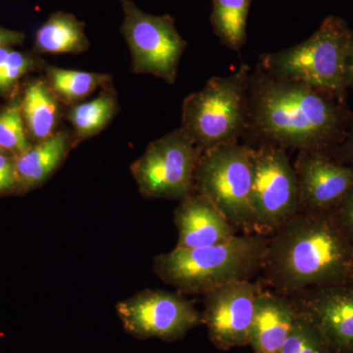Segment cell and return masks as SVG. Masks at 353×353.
<instances>
[{
  "mask_svg": "<svg viewBox=\"0 0 353 353\" xmlns=\"http://www.w3.org/2000/svg\"><path fill=\"white\" fill-rule=\"evenodd\" d=\"M2 153H4V154H6V153L4 152L3 150H1V148H0V154H2Z\"/></svg>",
  "mask_w": 353,
  "mask_h": 353,
  "instance_id": "obj_30",
  "label": "cell"
},
{
  "mask_svg": "<svg viewBox=\"0 0 353 353\" xmlns=\"http://www.w3.org/2000/svg\"><path fill=\"white\" fill-rule=\"evenodd\" d=\"M252 0H212L210 24L220 43L240 52L248 41L246 24Z\"/></svg>",
  "mask_w": 353,
  "mask_h": 353,
  "instance_id": "obj_21",
  "label": "cell"
},
{
  "mask_svg": "<svg viewBox=\"0 0 353 353\" xmlns=\"http://www.w3.org/2000/svg\"><path fill=\"white\" fill-rule=\"evenodd\" d=\"M332 155L343 163L353 167V122L345 138Z\"/></svg>",
  "mask_w": 353,
  "mask_h": 353,
  "instance_id": "obj_27",
  "label": "cell"
},
{
  "mask_svg": "<svg viewBox=\"0 0 353 353\" xmlns=\"http://www.w3.org/2000/svg\"><path fill=\"white\" fill-rule=\"evenodd\" d=\"M252 148L232 141L202 150L194 192L208 197L236 230L252 234Z\"/></svg>",
  "mask_w": 353,
  "mask_h": 353,
  "instance_id": "obj_6",
  "label": "cell"
},
{
  "mask_svg": "<svg viewBox=\"0 0 353 353\" xmlns=\"http://www.w3.org/2000/svg\"><path fill=\"white\" fill-rule=\"evenodd\" d=\"M333 211L353 241V189Z\"/></svg>",
  "mask_w": 353,
  "mask_h": 353,
  "instance_id": "obj_26",
  "label": "cell"
},
{
  "mask_svg": "<svg viewBox=\"0 0 353 353\" xmlns=\"http://www.w3.org/2000/svg\"><path fill=\"white\" fill-rule=\"evenodd\" d=\"M252 148V233L269 236L299 211L294 165L287 150L268 143H246Z\"/></svg>",
  "mask_w": 353,
  "mask_h": 353,
  "instance_id": "obj_8",
  "label": "cell"
},
{
  "mask_svg": "<svg viewBox=\"0 0 353 353\" xmlns=\"http://www.w3.org/2000/svg\"><path fill=\"white\" fill-rule=\"evenodd\" d=\"M17 190L14 157L0 154V194Z\"/></svg>",
  "mask_w": 353,
  "mask_h": 353,
  "instance_id": "obj_25",
  "label": "cell"
},
{
  "mask_svg": "<svg viewBox=\"0 0 353 353\" xmlns=\"http://www.w3.org/2000/svg\"><path fill=\"white\" fill-rule=\"evenodd\" d=\"M124 13L121 32L129 46L132 71L175 85L179 66L188 43L169 14L143 12L132 0H119Z\"/></svg>",
  "mask_w": 353,
  "mask_h": 353,
  "instance_id": "obj_9",
  "label": "cell"
},
{
  "mask_svg": "<svg viewBox=\"0 0 353 353\" xmlns=\"http://www.w3.org/2000/svg\"><path fill=\"white\" fill-rule=\"evenodd\" d=\"M61 104L46 80H34L28 83L21 99V110L32 143L50 138L57 132Z\"/></svg>",
  "mask_w": 353,
  "mask_h": 353,
  "instance_id": "obj_17",
  "label": "cell"
},
{
  "mask_svg": "<svg viewBox=\"0 0 353 353\" xmlns=\"http://www.w3.org/2000/svg\"><path fill=\"white\" fill-rule=\"evenodd\" d=\"M260 285L239 281L204 294L202 323L209 339L222 350L248 345Z\"/></svg>",
  "mask_w": 353,
  "mask_h": 353,
  "instance_id": "obj_11",
  "label": "cell"
},
{
  "mask_svg": "<svg viewBox=\"0 0 353 353\" xmlns=\"http://www.w3.org/2000/svg\"><path fill=\"white\" fill-rule=\"evenodd\" d=\"M118 112L119 102L112 85L102 88L92 101L70 106L66 117L73 127V148L103 131Z\"/></svg>",
  "mask_w": 353,
  "mask_h": 353,
  "instance_id": "obj_19",
  "label": "cell"
},
{
  "mask_svg": "<svg viewBox=\"0 0 353 353\" xmlns=\"http://www.w3.org/2000/svg\"><path fill=\"white\" fill-rule=\"evenodd\" d=\"M299 317L292 297L260 290L248 345L254 353H278Z\"/></svg>",
  "mask_w": 353,
  "mask_h": 353,
  "instance_id": "obj_15",
  "label": "cell"
},
{
  "mask_svg": "<svg viewBox=\"0 0 353 353\" xmlns=\"http://www.w3.org/2000/svg\"><path fill=\"white\" fill-rule=\"evenodd\" d=\"M201 152L182 127L152 141L131 165L141 196L179 201L192 196Z\"/></svg>",
  "mask_w": 353,
  "mask_h": 353,
  "instance_id": "obj_7",
  "label": "cell"
},
{
  "mask_svg": "<svg viewBox=\"0 0 353 353\" xmlns=\"http://www.w3.org/2000/svg\"><path fill=\"white\" fill-rule=\"evenodd\" d=\"M278 353H331L315 327L299 313L292 331Z\"/></svg>",
  "mask_w": 353,
  "mask_h": 353,
  "instance_id": "obj_23",
  "label": "cell"
},
{
  "mask_svg": "<svg viewBox=\"0 0 353 353\" xmlns=\"http://www.w3.org/2000/svg\"><path fill=\"white\" fill-rule=\"evenodd\" d=\"M269 236H236L220 245L175 248L155 257L153 270L181 294H205L222 285L250 280L261 269Z\"/></svg>",
  "mask_w": 353,
  "mask_h": 353,
  "instance_id": "obj_3",
  "label": "cell"
},
{
  "mask_svg": "<svg viewBox=\"0 0 353 353\" xmlns=\"http://www.w3.org/2000/svg\"><path fill=\"white\" fill-rule=\"evenodd\" d=\"M345 81L347 90H353V34L350 38L347 59H345Z\"/></svg>",
  "mask_w": 353,
  "mask_h": 353,
  "instance_id": "obj_29",
  "label": "cell"
},
{
  "mask_svg": "<svg viewBox=\"0 0 353 353\" xmlns=\"http://www.w3.org/2000/svg\"><path fill=\"white\" fill-rule=\"evenodd\" d=\"M352 122L347 102L330 92L276 78L259 66L250 74L248 143L333 154Z\"/></svg>",
  "mask_w": 353,
  "mask_h": 353,
  "instance_id": "obj_1",
  "label": "cell"
},
{
  "mask_svg": "<svg viewBox=\"0 0 353 353\" xmlns=\"http://www.w3.org/2000/svg\"><path fill=\"white\" fill-rule=\"evenodd\" d=\"M260 271L289 296L353 283L352 239L333 210L299 211L269 236Z\"/></svg>",
  "mask_w": 353,
  "mask_h": 353,
  "instance_id": "obj_2",
  "label": "cell"
},
{
  "mask_svg": "<svg viewBox=\"0 0 353 353\" xmlns=\"http://www.w3.org/2000/svg\"><path fill=\"white\" fill-rule=\"evenodd\" d=\"M178 231L176 248H199L231 240L236 229L208 197L194 192L180 201L174 215Z\"/></svg>",
  "mask_w": 353,
  "mask_h": 353,
  "instance_id": "obj_14",
  "label": "cell"
},
{
  "mask_svg": "<svg viewBox=\"0 0 353 353\" xmlns=\"http://www.w3.org/2000/svg\"><path fill=\"white\" fill-rule=\"evenodd\" d=\"M125 331L141 340L176 341L202 323L192 301L181 292L143 290L116 305Z\"/></svg>",
  "mask_w": 353,
  "mask_h": 353,
  "instance_id": "obj_10",
  "label": "cell"
},
{
  "mask_svg": "<svg viewBox=\"0 0 353 353\" xmlns=\"http://www.w3.org/2000/svg\"><path fill=\"white\" fill-rule=\"evenodd\" d=\"M31 145L23 120L21 101L15 99L0 113V148L6 154L16 157Z\"/></svg>",
  "mask_w": 353,
  "mask_h": 353,
  "instance_id": "obj_22",
  "label": "cell"
},
{
  "mask_svg": "<svg viewBox=\"0 0 353 353\" xmlns=\"http://www.w3.org/2000/svg\"><path fill=\"white\" fill-rule=\"evenodd\" d=\"M46 82L62 104L73 106L81 103L99 88L112 85L108 74L77 71L44 65Z\"/></svg>",
  "mask_w": 353,
  "mask_h": 353,
  "instance_id": "obj_20",
  "label": "cell"
},
{
  "mask_svg": "<svg viewBox=\"0 0 353 353\" xmlns=\"http://www.w3.org/2000/svg\"><path fill=\"white\" fill-rule=\"evenodd\" d=\"M294 169L299 211L334 210L353 189V167L329 153L299 152Z\"/></svg>",
  "mask_w": 353,
  "mask_h": 353,
  "instance_id": "obj_13",
  "label": "cell"
},
{
  "mask_svg": "<svg viewBox=\"0 0 353 353\" xmlns=\"http://www.w3.org/2000/svg\"><path fill=\"white\" fill-rule=\"evenodd\" d=\"M44 62L32 55L11 50L6 61L0 65V92H6L29 72L44 67Z\"/></svg>",
  "mask_w": 353,
  "mask_h": 353,
  "instance_id": "obj_24",
  "label": "cell"
},
{
  "mask_svg": "<svg viewBox=\"0 0 353 353\" xmlns=\"http://www.w3.org/2000/svg\"><path fill=\"white\" fill-rule=\"evenodd\" d=\"M352 34L345 20L330 15L303 43L265 53L257 66L269 75L306 83L347 102L345 59Z\"/></svg>",
  "mask_w": 353,
  "mask_h": 353,
  "instance_id": "obj_4",
  "label": "cell"
},
{
  "mask_svg": "<svg viewBox=\"0 0 353 353\" xmlns=\"http://www.w3.org/2000/svg\"><path fill=\"white\" fill-rule=\"evenodd\" d=\"M290 297L299 314L321 334L331 353H353V283Z\"/></svg>",
  "mask_w": 353,
  "mask_h": 353,
  "instance_id": "obj_12",
  "label": "cell"
},
{
  "mask_svg": "<svg viewBox=\"0 0 353 353\" xmlns=\"http://www.w3.org/2000/svg\"><path fill=\"white\" fill-rule=\"evenodd\" d=\"M34 50L41 54H80L90 48L85 25L71 13L57 11L39 28Z\"/></svg>",
  "mask_w": 353,
  "mask_h": 353,
  "instance_id": "obj_18",
  "label": "cell"
},
{
  "mask_svg": "<svg viewBox=\"0 0 353 353\" xmlns=\"http://www.w3.org/2000/svg\"><path fill=\"white\" fill-rule=\"evenodd\" d=\"M25 39L26 36L23 32L0 27V48L17 46L22 43Z\"/></svg>",
  "mask_w": 353,
  "mask_h": 353,
  "instance_id": "obj_28",
  "label": "cell"
},
{
  "mask_svg": "<svg viewBox=\"0 0 353 353\" xmlns=\"http://www.w3.org/2000/svg\"><path fill=\"white\" fill-rule=\"evenodd\" d=\"M248 64L229 76L213 77L201 90L183 99V131L201 150L240 141L248 128Z\"/></svg>",
  "mask_w": 353,
  "mask_h": 353,
  "instance_id": "obj_5",
  "label": "cell"
},
{
  "mask_svg": "<svg viewBox=\"0 0 353 353\" xmlns=\"http://www.w3.org/2000/svg\"><path fill=\"white\" fill-rule=\"evenodd\" d=\"M72 148V132L58 130L50 138L32 143L25 152L14 157L17 190L29 192L41 187L63 164Z\"/></svg>",
  "mask_w": 353,
  "mask_h": 353,
  "instance_id": "obj_16",
  "label": "cell"
}]
</instances>
